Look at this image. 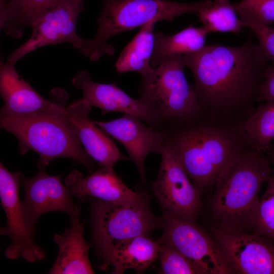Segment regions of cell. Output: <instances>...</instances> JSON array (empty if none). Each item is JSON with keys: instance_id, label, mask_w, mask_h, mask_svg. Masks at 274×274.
Masks as SVG:
<instances>
[{"instance_id": "cell-1", "label": "cell", "mask_w": 274, "mask_h": 274, "mask_svg": "<svg viewBox=\"0 0 274 274\" xmlns=\"http://www.w3.org/2000/svg\"><path fill=\"white\" fill-rule=\"evenodd\" d=\"M184 59L204 114L242 123L254 110L269 62L252 36L240 46H205Z\"/></svg>"}, {"instance_id": "cell-2", "label": "cell", "mask_w": 274, "mask_h": 274, "mask_svg": "<svg viewBox=\"0 0 274 274\" xmlns=\"http://www.w3.org/2000/svg\"><path fill=\"white\" fill-rule=\"evenodd\" d=\"M241 123L202 113L193 119L162 124L165 145L173 151L201 192L214 186L228 165L247 150Z\"/></svg>"}, {"instance_id": "cell-3", "label": "cell", "mask_w": 274, "mask_h": 274, "mask_svg": "<svg viewBox=\"0 0 274 274\" xmlns=\"http://www.w3.org/2000/svg\"><path fill=\"white\" fill-rule=\"evenodd\" d=\"M264 153L250 148L234 159L214 184L212 215L216 225L250 232L262 184L272 172Z\"/></svg>"}, {"instance_id": "cell-4", "label": "cell", "mask_w": 274, "mask_h": 274, "mask_svg": "<svg viewBox=\"0 0 274 274\" xmlns=\"http://www.w3.org/2000/svg\"><path fill=\"white\" fill-rule=\"evenodd\" d=\"M0 114V127L17 138L19 153L32 150L39 155L40 169H45L54 159L69 158L93 172V159L82 148L65 112Z\"/></svg>"}, {"instance_id": "cell-5", "label": "cell", "mask_w": 274, "mask_h": 274, "mask_svg": "<svg viewBox=\"0 0 274 274\" xmlns=\"http://www.w3.org/2000/svg\"><path fill=\"white\" fill-rule=\"evenodd\" d=\"M99 15L96 19L98 27L94 37L85 39L79 50L83 55L96 61L105 54L112 55L114 47L109 40L120 33L154 21L171 22L185 14H196L209 7L211 0L185 3L166 0H103Z\"/></svg>"}, {"instance_id": "cell-6", "label": "cell", "mask_w": 274, "mask_h": 274, "mask_svg": "<svg viewBox=\"0 0 274 274\" xmlns=\"http://www.w3.org/2000/svg\"><path fill=\"white\" fill-rule=\"evenodd\" d=\"M185 66L184 55H172L141 78L140 97L158 113L159 126L189 120L203 113L193 85L185 77Z\"/></svg>"}, {"instance_id": "cell-7", "label": "cell", "mask_w": 274, "mask_h": 274, "mask_svg": "<svg viewBox=\"0 0 274 274\" xmlns=\"http://www.w3.org/2000/svg\"><path fill=\"white\" fill-rule=\"evenodd\" d=\"M90 213L93 241L100 258L124 241L148 236L160 223L150 209L148 199L109 202L96 198L91 203Z\"/></svg>"}, {"instance_id": "cell-8", "label": "cell", "mask_w": 274, "mask_h": 274, "mask_svg": "<svg viewBox=\"0 0 274 274\" xmlns=\"http://www.w3.org/2000/svg\"><path fill=\"white\" fill-rule=\"evenodd\" d=\"M160 243H166L195 262L204 274L233 273L219 246L195 221L165 212Z\"/></svg>"}, {"instance_id": "cell-9", "label": "cell", "mask_w": 274, "mask_h": 274, "mask_svg": "<svg viewBox=\"0 0 274 274\" xmlns=\"http://www.w3.org/2000/svg\"><path fill=\"white\" fill-rule=\"evenodd\" d=\"M84 10L83 2L64 0L47 9L31 25L30 38L7 57V62L15 65L29 53L42 47L70 43L79 51L85 39L77 33L79 16Z\"/></svg>"}, {"instance_id": "cell-10", "label": "cell", "mask_w": 274, "mask_h": 274, "mask_svg": "<svg viewBox=\"0 0 274 274\" xmlns=\"http://www.w3.org/2000/svg\"><path fill=\"white\" fill-rule=\"evenodd\" d=\"M160 155L158 175L152 185L155 196L165 212L195 221L201 208V192L168 146Z\"/></svg>"}, {"instance_id": "cell-11", "label": "cell", "mask_w": 274, "mask_h": 274, "mask_svg": "<svg viewBox=\"0 0 274 274\" xmlns=\"http://www.w3.org/2000/svg\"><path fill=\"white\" fill-rule=\"evenodd\" d=\"M21 178L20 172L12 173L0 163V197L7 219L6 225L1 228L0 233L11 241L4 252L7 259L22 257L34 262L44 259L46 254L34 241L26 223L19 195Z\"/></svg>"}, {"instance_id": "cell-12", "label": "cell", "mask_w": 274, "mask_h": 274, "mask_svg": "<svg viewBox=\"0 0 274 274\" xmlns=\"http://www.w3.org/2000/svg\"><path fill=\"white\" fill-rule=\"evenodd\" d=\"M233 273L274 274V243L263 236L222 228H211Z\"/></svg>"}, {"instance_id": "cell-13", "label": "cell", "mask_w": 274, "mask_h": 274, "mask_svg": "<svg viewBox=\"0 0 274 274\" xmlns=\"http://www.w3.org/2000/svg\"><path fill=\"white\" fill-rule=\"evenodd\" d=\"M61 176L50 175L45 169H40L31 178H21L25 193L22 206L28 229L33 236L38 219L45 213L63 212L70 220L80 214V207L73 202Z\"/></svg>"}, {"instance_id": "cell-14", "label": "cell", "mask_w": 274, "mask_h": 274, "mask_svg": "<svg viewBox=\"0 0 274 274\" xmlns=\"http://www.w3.org/2000/svg\"><path fill=\"white\" fill-rule=\"evenodd\" d=\"M72 83L82 91V98L91 107L100 109L103 114L116 112L133 115L154 128H157L161 123L158 113L147 101L141 97H131L115 84L93 81L87 71L79 72Z\"/></svg>"}, {"instance_id": "cell-15", "label": "cell", "mask_w": 274, "mask_h": 274, "mask_svg": "<svg viewBox=\"0 0 274 274\" xmlns=\"http://www.w3.org/2000/svg\"><path fill=\"white\" fill-rule=\"evenodd\" d=\"M93 122L123 145L129 160L135 164L142 183L146 184V159L151 153L160 154L166 146L162 131L148 126L139 118L128 114L108 122Z\"/></svg>"}, {"instance_id": "cell-16", "label": "cell", "mask_w": 274, "mask_h": 274, "mask_svg": "<svg viewBox=\"0 0 274 274\" xmlns=\"http://www.w3.org/2000/svg\"><path fill=\"white\" fill-rule=\"evenodd\" d=\"M91 110V107L82 98L65 108V114L86 153L100 168L114 169L117 162L129 160L106 133L90 119Z\"/></svg>"}, {"instance_id": "cell-17", "label": "cell", "mask_w": 274, "mask_h": 274, "mask_svg": "<svg viewBox=\"0 0 274 274\" xmlns=\"http://www.w3.org/2000/svg\"><path fill=\"white\" fill-rule=\"evenodd\" d=\"M64 182L72 195L81 200L87 196L109 202L140 201L148 199L144 193L130 189L114 169L99 167L86 177L75 169L66 176Z\"/></svg>"}, {"instance_id": "cell-18", "label": "cell", "mask_w": 274, "mask_h": 274, "mask_svg": "<svg viewBox=\"0 0 274 274\" xmlns=\"http://www.w3.org/2000/svg\"><path fill=\"white\" fill-rule=\"evenodd\" d=\"M0 93L4 102L1 112L27 114L41 111L65 112V102L44 98L18 73L15 65L1 61Z\"/></svg>"}, {"instance_id": "cell-19", "label": "cell", "mask_w": 274, "mask_h": 274, "mask_svg": "<svg viewBox=\"0 0 274 274\" xmlns=\"http://www.w3.org/2000/svg\"><path fill=\"white\" fill-rule=\"evenodd\" d=\"M79 217V215L70 220L71 226L63 233L54 235L58 253L49 273H94L88 256L90 246L83 236L85 222L80 223Z\"/></svg>"}, {"instance_id": "cell-20", "label": "cell", "mask_w": 274, "mask_h": 274, "mask_svg": "<svg viewBox=\"0 0 274 274\" xmlns=\"http://www.w3.org/2000/svg\"><path fill=\"white\" fill-rule=\"evenodd\" d=\"M159 249L158 241L141 235L119 244L101 259L112 266L113 273L121 274L128 269L141 272L159 257Z\"/></svg>"}, {"instance_id": "cell-21", "label": "cell", "mask_w": 274, "mask_h": 274, "mask_svg": "<svg viewBox=\"0 0 274 274\" xmlns=\"http://www.w3.org/2000/svg\"><path fill=\"white\" fill-rule=\"evenodd\" d=\"M209 33L203 26L196 27L192 25L173 35L156 32L151 65L156 68L169 56L187 55L199 51L205 46L206 38Z\"/></svg>"}, {"instance_id": "cell-22", "label": "cell", "mask_w": 274, "mask_h": 274, "mask_svg": "<svg viewBox=\"0 0 274 274\" xmlns=\"http://www.w3.org/2000/svg\"><path fill=\"white\" fill-rule=\"evenodd\" d=\"M64 0H8L0 5V27L19 39L38 16L49 7Z\"/></svg>"}, {"instance_id": "cell-23", "label": "cell", "mask_w": 274, "mask_h": 274, "mask_svg": "<svg viewBox=\"0 0 274 274\" xmlns=\"http://www.w3.org/2000/svg\"><path fill=\"white\" fill-rule=\"evenodd\" d=\"M155 22L151 21L141 27L140 31L124 48L116 64L119 74L134 72L142 77L153 72L151 59L154 46Z\"/></svg>"}, {"instance_id": "cell-24", "label": "cell", "mask_w": 274, "mask_h": 274, "mask_svg": "<svg viewBox=\"0 0 274 274\" xmlns=\"http://www.w3.org/2000/svg\"><path fill=\"white\" fill-rule=\"evenodd\" d=\"M241 126L250 147L267 153L272 148L274 140V101L259 104Z\"/></svg>"}, {"instance_id": "cell-25", "label": "cell", "mask_w": 274, "mask_h": 274, "mask_svg": "<svg viewBox=\"0 0 274 274\" xmlns=\"http://www.w3.org/2000/svg\"><path fill=\"white\" fill-rule=\"evenodd\" d=\"M209 31L230 32L239 35L245 25L237 17L229 0H214L208 7L196 14Z\"/></svg>"}, {"instance_id": "cell-26", "label": "cell", "mask_w": 274, "mask_h": 274, "mask_svg": "<svg viewBox=\"0 0 274 274\" xmlns=\"http://www.w3.org/2000/svg\"><path fill=\"white\" fill-rule=\"evenodd\" d=\"M250 231L274 241V172L267 181L264 193L259 198Z\"/></svg>"}, {"instance_id": "cell-27", "label": "cell", "mask_w": 274, "mask_h": 274, "mask_svg": "<svg viewBox=\"0 0 274 274\" xmlns=\"http://www.w3.org/2000/svg\"><path fill=\"white\" fill-rule=\"evenodd\" d=\"M159 243L161 273L204 274L198 264L175 248L166 243Z\"/></svg>"}, {"instance_id": "cell-28", "label": "cell", "mask_w": 274, "mask_h": 274, "mask_svg": "<svg viewBox=\"0 0 274 274\" xmlns=\"http://www.w3.org/2000/svg\"><path fill=\"white\" fill-rule=\"evenodd\" d=\"M235 10L245 26L249 27L255 34L257 45L264 57L268 62L274 64V27L260 23L242 10Z\"/></svg>"}, {"instance_id": "cell-29", "label": "cell", "mask_w": 274, "mask_h": 274, "mask_svg": "<svg viewBox=\"0 0 274 274\" xmlns=\"http://www.w3.org/2000/svg\"><path fill=\"white\" fill-rule=\"evenodd\" d=\"M233 6L264 25L274 23V0H241Z\"/></svg>"}, {"instance_id": "cell-30", "label": "cell", "mask_w": 274, "mask_h": 274, "mask_svg": "<svg viewBox=\"0 0 274 274\" xmlns=\"http://www.w3.org/2000/svg\"><path fill=\"white\" fill-rule=\"evenodd\" d=\"M274 101V64L268 65L260 89L257 102Z\"/></svg>"}, {"instance_id": "cell-31", "label": "cell", "mask_w": 274, "mask_h": 274, "mask_svg": "<svg viewBox=\"0 0 274 274\" xmlns=\"http://www.w3.org/2000/svg\"><path fill=\"white\" fill-rule=\"evenodd\" d=\"M266 155L270 163L272 164L274 167V146H272V148L267 152Z\"/></svg>"}, {"instance_id": "cell-32", "label": "cell", "mask_w": 274, "mask_h": 274, "mask_svg": "<svg viewBox=\"0 0 274 274\" xmlns=\"http://www.w3.org/2000/svg\"><path fill=\"white\" fill-rule=\"evenodd\" d=\"M8 0H0V5L4 4L6 2H7Z\"/></svg>"}, {"instance_id": "cell-33", "label": "cell", "mask_w": 274, "mask_h": 274, "mask_svg": "<svg viewBox=\"0 0 274 274\" xmlns=\"http://www.w3.org/2000/svg\"><path fill=\"white\" fill-rule=\"evenodd\" d=\"M77 1H78L79 2H83V0H77Z\"/></svg>"}]
</instances>
